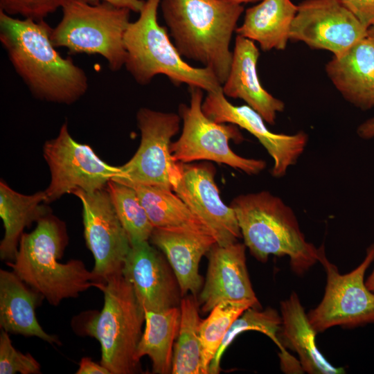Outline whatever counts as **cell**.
<instances>
[{"label":"cell","instance_id":"obj_36","mask_svg":"<svg viewBox=\"0 0 374 374\" xmlns=\"http://www.w3.org/2000/svg\"><path fill=\"white\" fill-rule=\"evenodd\" d=\"M357 132L359 137L369 139L374 137V117L362 123L357 128Z\"/></svg>","mask_w":374,"mask_h":374},{"label":"cell","instance_id":"obj_30","mask_svg":"<svg viewBox=\"0 0 374 374\" xmlns=\"http://www.w3.org/2000/svg\"><path fill=\"white\" fill-rule=\"evenodd\" d=\"M106 189L130 244L148 241L154 227L134 188L110 180Z\"/></svg>","mask_w":374,"mask_h":374},{"label":"cell","instance_id":"obj_18","mask_svg":"<svg viewBox=\"0 0 374 374\" xmlns=\"http://www.w3.org/2000/svg\"><path fill=\"white\" fill-rule=\"evenodd\" d=\"M259 55L254 42L237 35L230 71L222 89L225 96L244 100L266 123L274 125L276 115L284 110L285 104L260 84L257 73Z\"/></svg>","mask_w":374,"mask_h":374},{"label":"cell","instance_id":"obj_28","mask_svg":"<svg viewBox=\"0 0 374 374\" xmlns=\"http://www.w3.org/2000/svg\"><path fill=\"white\" fill-rule=\"evenodd\" d=\"M179 309L180 324L177 341L173 349L171 373H202L199 337L202 320L195 296L190 294L183 296Z\"/></svg>","mask_w":374,"mask_h":374},{"label":"cell","instance_id":"obj_38","mask_svg":"<svg viewBox=\"0 0 374 374\" xmlns=\"http://www.w3.org/2000/svg\"><path fill=\"white\" fill-rule=\"evenodd\" d=\"M367 37L374 42V25L367 29Z\"/></svg>","mask_w":374,"mask_h":374},{"label":"cell","instance_id":"obj_24","mask_svg":"<svg viewBox=\"0 0 374 374\" xmlns=\"http://www.w3.org/2000/svg\"><path fill=\"white\" fill-rule=\"evenodd\" d=\"M45 191L23 195L12 190L4 181L0 182V216L5 233L0 242V258L3 261L15 260L24 229L37 222L50 211Z\"/></svg>","mask_w":374,"mask_h":374},{"label":"cell","instance_id":"obj_39","mask_svg":"<svg viewBox=\"0 0 374 374\" xmlns=\"http://www.w3.org/2000/svg\"><path fill=\"white\" fill-rule=\"evenodd\" d=\"M233 3L242 4V3H251V2H256V1H260L262 0H227Z\"/></svg>","mask_w":374,"mask_h":374},{"label":"cell","instance_id":"obj_16","mask_svg":"<svg viewBox=\"0 0 374 374\" xmlns=\"http://www.w3.org/2000/svg\"><path fill=\"white\" fill-rule=\"evenodd\" d=\"M122 274L144 311H163L180 303L181 295L174 272L148 241L131 244Z\"/></svg>","mask_w":374,"mask_h":374},{"label":"cell","instance_id":"obj_8","mask_svg":"<svg viewBox=\"0 0 374 374\" xmlns=\"http://www.w3.org/2000/svg\"><path fill=\"white\" fill-rule=\"evenodd\" d=\"M203 90L189 87L190 105L180 104L179 114L183 121L179 138L170 144L174 159L182 163L208 160L224 163L248 175H256L266 167L262 159H248L235 153L229 141L242 140L236 125L216 123L202 111Z\"/></svg>","mask_w":374,"mask_h":374},{"label":"cell","instance_id":"obj_26","mask_svg":"<svg viewBox=\"0 0 374 374\" xmlns=\"http://www.w3.org/2000/svg\"><path fill=\"white\" fill-rule=\"evenodd\" d=\"M145 323L136 349L137 359L148 356L153 373H171L173 344L180 324V309L176 306L159 312L145 311Z\"/></svg>","mask_w":374,"mask_h":374},{"label":"cell","instance_id":"obj_1","mask_svg":"<svg viewBox=\"0 0 374 374\" xmlns=\"http://www.w3.org/2000/svg\"><path fill=\"white\" fill-rule=\"evenodd\" d=\"M44 21L18 19L0 10V42L15 72L40 100L70 105L89 87L85 72L62 57Z\"/></svg>","mask_w":374,"mask_h":374},{"label":"cell","instance_id":"obj_17","mask_svg":"<svg viewBox=\"0 0 374 374\" xmlns=\"http://www.w3.org/2000/svg\"><path fill=\"white\" fill-rule=\"evenodd\" d=\"M245 249V244L238 241L226 246L217 243L212 246L205 283L199 294L203 312H210L224 301H258L249 279Z\"/></svg>","mask_w":374,"mask_h":374},{"label":"cell","instance_id":"obj_15","mask_svg":"<svg viewBox=\"0 0 374 374\" xmlns=\"http://www.w3.org/2000/svg\"><path fill=\"white\" fill-rule=\"evenodd\" d=\"M173 191L207 226L218 245L231 244L242 237L234 210L221 199L211 164L182 163Z\"/></svg>","mask_w":374,"mask_h":374},{"label":"cell","instance_id":"obj_23","mask_svg":"<svg viewBox=\"0 0 374 374\" xmlns=\"http://www.w3.org/2000/svg\"><path fill=\"white\" fill-rule=\"evenodd\" d=\"M297 10L291 0H262L245 11L235 33L258 42L262 51L284 50Z\"/></svg>","mask_w":374,"mask_h":374},{"label":"cell","instance_id":"obj_34","mask_svg":"<svg viewBox=\"0 0 374 374\" xmlns=\"http://www.w3.org/2000/svg\"><path fill=\"white\" fill-rule=\"evenodd\" d=\"M75 374H111L107 368L100 363L94 362L91 358L84 357L80 359L79 368Z\"/></svg>","mask_w":374,"mask_h":374},{"label":"cell","instance_id":"obj_35","mask_svg":"<svg viewBox=\"0 0 374 374\" xmlns=\"http://www.w3.org/2000/svg\"><path fill=\"white\" fill-rule=\"evenodd\" d=\"M109 3L115 7L127 9L130 11L139 13L143 9L145 1L143 0H89Z\"/></svg>","mask_w":374,"mask_h":374},{"label":"cell","instance_id":"obj_2","mask_svg":"<svg viewBox=\"0 0 374 374\" xmlns=\"http://www.w3.org/2000/svg\"><path fill=\"white\" fill-rule=\"evenodd\" d=\"M159 7L180 55L211 70L222 85L230 71V43L243 6L227 0H161Z\"/></svg>","mask_w":374,"mask_h":374},{"label":"cell","instance_id":"obj_29","mask_svg":"<svg viewBox=\"0 0 374 374\" xmlns=\"http://www.w3.org/2000/svg\"><path fill=\"white\" fill-rule=\"evenodd\" d=\"M250 308L261 309V305L259 301L249 300L222 301L206 319L202 320L199 337L203 374H209L210 365L232 323Z\"/></svg>","mask_w":374,"mask_h":374},{"label":"cell","instance_id":"obj_3","mask_svg":"<svg viewBox=\"0 0 374 374\" xmlns=\"http://www.w3.org/2000/svg\"><path fill=\"white\" fill-rule=\"evenodd\" d=\"M68 241L64 222L50 213L37 222L33 231L23 233L15 260L6 262L20 279L54 306L100 286L82 260L60 262Z\"/></svg>","mask_w":374,"mask_h":374},{"label":"cell","instance_id":"obj_5","mask_svg":"<svg viewBox=\"0 0 374 374\" xmlns=\"http://www.w3.org/2000/svg\"><path fill=\"white\" fill-rule=\"evenodd\" d=\"M161 0H146L139 18L130 21L124 36V66L141 85L158 75H166L175 85L187 84L207 93L222 89L214 73L206 67H194L180 55L169 38L167 28L157 20Z\"/></svg>","mask_w":374,"mask_h":374},{"label":"cell","instance_id":"obj_7","mask_svg":"<svg viewBox=\"0 0 374 374\" xmlns=\"http://www.w3.org/2000/svg\"><path fill=\"white\" fill-rule=\"evenodd\" d=\"M89 0H66L60 21L53 28L51 39L55 47L71 54L100 55L110 70L125 64L124 36L130 10Z\"/></svg>","mask_w":374,"mask_h":374},{"label":"cell","instance_id":"obj_32","mask_svg":"<svg viewBox=\"0 0 374 374\" xmlns=\"http://www.w3.org/2000/svg\"><path fill=\"white\" fill-rule=\"evenodd\" d=\"M66 0H0V10L10 16L35 21L61 8Z\"/></svg>","mask_w":374,"mask_h":374},{"label":"cell","instance_id":"obj_20","mask_svg":"<svg viewBox=\"0 0 374 374\" xmlns=\"http://www.w3.org/2000/svg\"><path fill=\"white\" fill-rule=\"evenodd\" d=\"M334 86L350 103L362 110L374 107V42L361 39L326 65Z\"/></svg>","mask_w":374,"mask_h":374},{"label":"cell","instance_id":"obj_13","mask_svg":"<svg viewBox=\"0 0 374 374\" xmlns=\"http://www.w3.org/2000/svg\"><path fill=\"white\" fill-rule=\"evenodd\" d=\"M367 37V28L341 0H305L298 5L290 39L302 42L314 49L344 54Z\"/></svg>","mask_w":374,"mask_h":374},{"label":"cell","instance_id":"obj_33","mask_svg":"<svg viewBox=\"0 0 374 374\" xmlns=\"http://www.w3.org/2000/svg\"><path fill=\"white\" fill-rule=\"evenodd\" d=\"M367 29L374 25V0H341Z\"/></svg>","mask_w":374,"mask_h":374},{"label":"cell","instance_id":"obj_10","mask_svg":"<svg viewBox=\"0 0 374 374\" xmlns=\"http://www.w3.org/2000/svg\"><path fill=\"white\" fill-rule=\"evenodd\" d=\"M374 260V244L366 250L363 261L353 271L341 274L319 247V262L326 273V285L321 303L307 313L317 333L337 326L355 328L374 323V292L366 285L364 275Z\"/></svg>","mask_w":374,"mask_h":374},{"label":"cell","instance_id":"obj_25","mask_svg":"<svg viewBox=\"0 0 374 374\" xmlns=\"http://www.w3.org/2000/svg\"><path fill=\"white\" fill-rule=\"evenodd\" d=\"M130 187L136 190L154 228L183 229L212 235L207 226L171 188L142 184Z\"/></svg>","mask_w":374,"mask_h":374},{"label":"cell","instance_id":"obj_21","mask_svg":"<svg viewBox=\"0 0 374 374\" xmlns=\"http://www.w3.org/2000/svg\"><path fill=\"white\" fill-rule=\"evenodd\" d=\"M44 299L12 271L0 269V328L8 333L36 337L60 345L58 337L39 325L35 309Z\"/></svg>","mask_w":374,"mask_h":374},{"label":"cell","instance_id":"obj_22","mask_svg":"<svg viewBox=\"0 0 374 374\" xmlns=\"http://www.w3.org/2000/svg\"><path fill=\"white\" fill-rule=\"evenodd\" d=\"M281 326L278 339L282 346L295 351L303 371L310 374H340L319 352L315 341L317 334L311 326L297 294L293 292L280 303Z\"/></svg>","mask_w":374,"mask_h":374},{"label":"cell","instance_id":"obj_19","mask_svg":"<svg viewBox=\"0 0 374 374\" xmlns=\"http://www.w3.org/2000/svg\"><path fill=\"white\" fill-rule=\"evenodd\" d=\"M150 240L165 254L181 296L189 292L195 296L202 285L199 262L216 243L215 238L187 230L154 228Z\"/></svg>","mask_w":374,"mask_h":374},{"label":"cell","instance_id":"obj_12","mask_svg":"<svg viewBox=\"0 0 374 374\" xmlns=\"http://www.w3.org/2000/svg\"><path fill=\"white\" fill-rule=\"evenodd\" d=\"M71 193L82 203L84 240L95 260L91 271L100 286L122 274L130 241L106 188L94 193L78 188Z\"/></svg>","mask_w":374,"mask_h":374},{"label":"cell","instance_id":"obj_6","mask_svg":"<svg viewBox=\"0 0 374 374\" xmlns=\"http://www.w3.org/2000/svg\"><path fill=\"white\" fill-rule=\"evenodd\" d=\"M104 294L100 312H84L81 333L100 344V364L111 374H133L140 371L136 349L142 336L145 311L131 284L123 274L110 278L99 288Z\"/></svg>","mask_w":374,"mask_h":374},{"label":"cell","instance_id":"obj_37","mask_svg":"<svg viewBox=\"0 0 374 374\" xmlns=\"http://www.w3.org/2000/svg\"><path fill=\"white\" fill-rule=\"evenodd\" d=\"M366 287L373 292H374V269L371 274L368 277L365 281Z\"/></svg>","mask_w":374,"mask_h":374},{"label":"cell","instance_id":"obj_4","mask_svg":"<svg viewBox=\"0 0 374 374\" xmlns=\"http://www.w3.org/2000/svg\"><path fill=\"white\" fill-rule=\"evenodd\" d=\"M235 211L244 244L258 261L270 255L289 256L290 267L302 275L319 262V247L305 240L293 210L268 191L238 195Z\"/></svg>","mask_w":374,"mask_h":374},{"label":"cell","instance_id":"obj_14","mask_svg":"<svg viewBox=\"0 0 374 374\" xmlns=\"http://www.w3.org/2000/svg\"><path fill=\"white\" fill-rule=\"evenodd\" d=\"M202 108L212 121L239 126L253 135L274 161L271 172L274 177H284L289 168L296 163L307 145L308 136L305 132L300 131L293 134L272 132L260 114L247 105H232L222 89L207 93Z\"/></svg>","mask_w":374,"mask_h":374},{"label":"cell","instance_id":"obj_31","mask_svg":"<svg viewBox=\"0 0 374 374\" xmlns=\"http://www.w3.org/2000/svg\"><path fill=\"white\" fill-rule=\"evenodd\" d=\"M39 374L41 366L30 353L24 354L12 346L8 333L0 334V374Z\"/></svg>","mask_w":374,"mask_h":374},{"label":"cell","instance_id":"obj_11","mask_svg":"<svg viewBox=\"0 0 374 374\" xmlns=\"http://www.w3.org/2000/svg\"><path fill=\"white\" fill-rule=\"evenodd\" d=\"M43 155L51 172V182L44 190L46 203L78 188L87 193L105 189L119 171L118 166L103 161L89 145L75 141L66 123L55 139L44 143Z\"/></svg>","mask_w":374,"mask_h":374},{"label":"cell","instance_id":"obj_9","mask_svg":"<svg viewBox=\"0 0 374 374\" xmlns=\"http://www.w3.org/2000/svg\"><path fill=\"white\" fill-rule=\"evenodd\" d=\"M141 132L139 147L129 161L118 166L112 180L133 185L162 186L171 188L181 176L182 163L172 157V138L180 127L179 114L142 107L136 114Z\"/></svg>","mask_w":374,"mask_h":374},{"label":"cell","instance_id":"obj_27","mask_svg":"<svg viewBox=\"0 0 374 374\" xmlns=\"http://www.w3.org/2000/svg\"><path fill=\"white\" fill-rule=\"evenodd\" d=\"M281 326V317L271 308L265 310L250 308L245 310L232 323L226 332L213 362L209 367V374H217L220 371V361L227 347L240 333L249 330L262 332L269 337L280 349L281 368L284 372L301 373L300 363L286 351L278 339Z\"/></svg>","mask_w":374,"mask_h":374}]
</instances>
